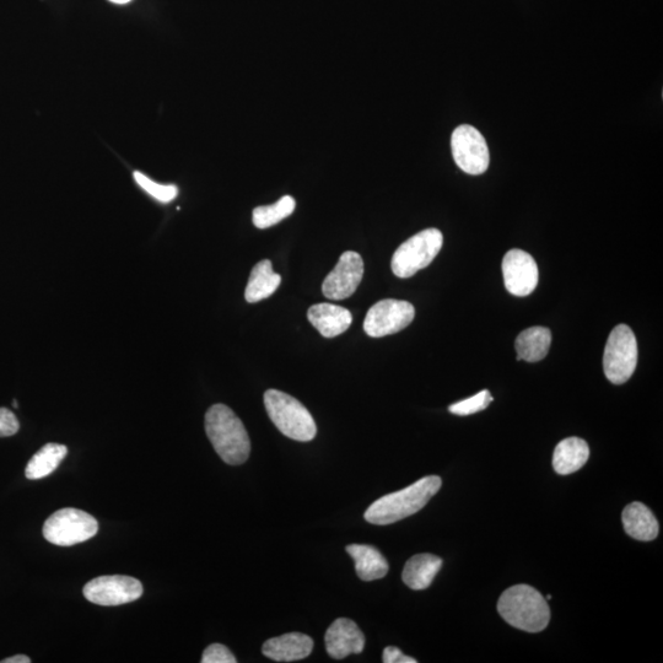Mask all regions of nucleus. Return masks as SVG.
<instances>
[{
    "instance_id": "f257e3e1",
    "label": "nucleus",
    "mask_w": 663,
    "mask_h": 663,
    "mask_svg": "<svg viewBox=\"0 0 663 663\" xmlns=\"http://www.w3.org/2000/svg\"><path fill=\"white\" fill-rule=\"evenodd\" d=\"M206 431L221 460L239 466L249 460L250 436L244 423L225 404H214L206 414Z\"/></svg>"
},
{
    "instance_id": "f03ea898",
    "label": "nucleus",
    "mask_w": 663,
    "mask_h": 663,
    "mask_svg": "<svg viewBox=\"0 0 663 663\" xmlns=\"http://www.w3.org/2000/svg\"><path fill=\"white\" fill-rule=\"evenodd\" d=\"M442 485L438 476L419 479L400 492L376 500L365 512V520L374 525H391L417 514L439 492Z\"/></svg>"
},
{
    "instance_id": "7ed1b4c3",
    "label": "nucleus",
    "mask_w": 663,
    "mask_h": 663,
    "mask_svg": "<svg viewBox=\"0 0 663 663\" xmlns=\"http://www.w3.org/2000/svg\"><path fill=\"white\" fill-rule=\"evenodd\" d=\"M498 612L506 623L528 633H539L551 621L547 600L528 585H516L506 590L498 602Z\"/></svg>"
},
{
    "instance_id": "20e7f679",
    "label": "nucleus",
    "mask_w": 663,
    "mask_h": 663,
    "mask_svg": "<svg viewBox=\"0 0 663 663\" xmlns=\"http://www.w3.org/2000/svg\"><path fill=\"white\" fill-rule=\"evenodd\" d=\"M264 406L273 424L289 439L301 442L315 439V420L296 398L282 391L268 390L264 393Z\"/></svg>"
},
{
    "instance_id": "39448f33",
    "label": "nucleus",
    "mask_w": 663,
    "mask_h": 663,
    "mask_svg": "<svg viewBox=\"0 0 663 663\" xmlns=\"http://www.w3.org/2000/svg\"><path fill=\"white\" fill-rule=\"evenodd\" d=\"M444 245V236L438 229L420 231L398 247L392 257V272L398 278H411L427 268Z\"/></svg>"
},
{
    "instance_id": "423d86ee",
    "label": "nucleus",
    "mask_w": 663,
    "mask_h": 663,
    "mask_svg": "<svg viewBox=\"0 0 663 663\" xmlns=\"http://www.w3.org/2000/svg\"><path fill=\"white\" fill-rule=\"evenodd\" d=\"M638 364V342L627 325H619L609 334L603 355V369L614 385H623L633 376Z\"/></svg>"
},
{
    "instance_id": "0eeeda50",
    "label": "nucleus",
    "mask_w": 663,
    "mask_h": 663,
    "mask_svg": "<svg viewBox=\"0 0 663 663\" xmlns=\"http://www.w3.org/2000/svg\"><path fill=\"white\" fill-rule=\"evenodd\" d=\"M99 531V524L88 512L78 509H62L53 514L43 525V537L59 547L89 541Z\"/></svg>"
},
{
    "instance_id": "6e6552de",
    "label": "nucleus",
    "mask_w": 663,
    "mask_h": 663,
    "mask_svg": "<svg viewBox=\"0 0 663 663\" xmlns=\"http://www.w3.org/2000/svg\"><path fill=\"white\" fill-rule=\"evenodd\" d=\"M455 163L468 175H482L488 170L490 154L487 140L476 127L458 126L451 137Z\"/></svg>"
},
{
    "instance_id": "1a4fd4ad",
    "label": "nucleus",
    "mask_w": 663,
    "mask_h": 663,
    "mask_svg": "<svg viewBox=\"0 0 663 663\" xmlns=\"http://www.w3.org/2000/svg\"><path fill=\"white\" fill-rule=\"evenodd\" d=\"M83 594L94 605L121 606L139 600L143 595V585L131 576H100L85 585Z\"/></svg>"
},
{
    "instance_id": "9d476101",
    "label": "nucleus",
    "mask_w": 663,
    "mask_h": 663,
    "mask_svg": "<svg viewBox=\"0 0 663 663\" xmlns=\"http://www.w3.org/2000/svg\"><path fill=\"white\" fill-rule=\"evenodd\" d=\"M414 317V306L408 301L381 300L366 315L364 331L373 338L390 336L411 325Z\"/></svg>"
},
{
    "instance_id": "9b49d317",
    "label": "nucleus",
    "mask_w": 663,
    "mask_h": 663,
    "mask_svg": "<svg viewBox=\"0 0 663 663\" xmlns=\"http://www.w3.org/2000/svg\"><path fill=\"white\" fill-rule=\"evenodd\" d=\"M364 277V262L359 253L344 252L322 284L327 299L344 300L350 298L359 288Z\"/></svg>"
},
{
    "instance_id": "f8f14e48",
    "label": "nucleus",
    "mask_w": 663,
    "mask_h": 663,
    "mask_svg": "<svg viewBox=\"0 0 663 663\" xmlns=\"http://www.w3.org/2000/svg\"><path fill=\"white\" fill-rule=\"evenodd\" d=\"M505 287L515 296H528L538 284V267L530 253L511 250L503 260Z\"/></svg>"
},
{
    "instance_id": "ddd939ff",
    "label": "nucleus",
    "mask_w": 663,
    "mask_h": 663,
    "mask_svg": "<svg viewBox=\"0 0 663 663\" xmlns=\"http://www.w3.org/2000/svg\"><path fill=\"white\" fill-rule=\"evenodd\" d=\"M326 649L332 659L342 660L350 655L361 654L365 636L357 623L348 618H339L326 633Z\"/></svg>"
},
{
    "instance_id": "4468645a",
    "label": "nucleus",
    "mask_w": 663,
    "mask_h": 663,
    "mask_svg": "<svg viewBox=\"0 0 663 663\" xmlns=\"http://www.w3.org/2000/svg\"><path fill=\"white\" fill-rule=\"evenodd\" d=\"M314 650V640L303 633H288L272 638L263 644L262 652L277 662H293L306 659Z\"/></svg>"
},
{
    "instance_id": "2eb2a0df",
    "label": "nucleus",
    "mask_w": 663,
    "mask_h": 663,
    "mask_svg": "<svg viewBox=\"0 0 663 663\" xmlns=\"http://www.w3.org/2000/svg\"><path fill=\"white\" fill-rule=\"evenodd\" d=\"M307 317H309L311 325L325 338L341 336L352 326L353 322L352 312L346 307L333 304L311 306Z\"/></svg>"
},
{
    "instance_id": "dca6fc26",
    "label": "nucleus",
    "mask_w": 663,
    "mask_h": 663,
    "mask_svg": "<svg viewBox=\"0 0 663 663\" xmlns=\"http://www.w3.org/2000/svg\"><path fill=\"white\" fill-rule=\"evenodd\" d=\"M622 520L625 532L636 541L650 542L659 536V521L648 506L639 501L624 509Z\"/></svg>"
},
{
    "instance_id": "f3484780",
    "label": "nucleus",
    "mask_w": 663,
    "mask_h": 663,
    "mask_svg": "<svg viewBox=\"0 0 663 663\" xmlns=\"http://www.w3.org/2000/svg\"><path fill=\"white\" fill-rule=\"evenodd\" d=\"M590 457V447L585 440L568 438L560 441L553 455L554 471L562 476L578 472Z\"/></svg>"
},
{
    "instance_id": "a211bd4d",
    "label": "nucleus",
    "mask_w": 663,
    "mask_h": 663,
    "mask_svg": "<svg viewBox=\"0 0 663 663\" xmlns=\"http://www.w3.org/2000/svg\"><path fill=\"white\" fill-rule=\"evenodd\" d=\"M442 567V559L434 554H418L408 560L403 569L404 584L412 590L428 589Z\"/></svg>"
},
{
    "instance_id": "6ab92c4d",
    "label": "nucleus",
    "mask_w": 663,
    "mask_h": 663,
    "mask_svg": "<svg viewBox=\"0 0 663 663\" xmlns=\"http://www.w3.org/2000/svg\"><path fill=\"white\" fill-rule=\"evenodd\" d=\"M347 552L354 559L357 574L363 581L385 578L388 569H390L384 555L373 546L350 544L347 547Z\"/></svg>"
},
{
    "instance_id": "aec40b11",
    "label": "nucleus",
    "mask_w": 663,
    "mask_h": 663,
    "mask_svg": "<svg viewBox=\"0 0 663 663\" xmlns=\"http://www.w3.org/2000/svg\"><path fill=\"white\" fill-rule=\"evenodd\" d=\"M552 344V332L546 327H531L516 338L517 360L537 363L547 357Z\"/></svg>"
},
{
    "instance_id": "412c9836",
    "label": "nucleus",
    "mask_w": 663,
    "mask_h": 663,
    "mask_svg": "<svg viewBox=\"0 0 663 663\" xmlns=\"http://www.w3.org/2000/svg\"><path fill=\"white\" fill-rule=\"evenodd\" d=\"M282 283V277L273 271L272 262L263 260L253 267L249 284L245 291L247 303L256 304L276 293Z\"/></svg>"
},
{
    "instance_id": "4be33fe9",
    "label": "nucleus",
    "mask_w": 663,
    "mask_h": 663,
    "mask_svg": "<svg viewBox=\"0 0 663 663\" xmlns=\"http://www.w3.org/2000/svg\"><path fill=\"white\" fill-rule=\"evenodd\" d=\"M67 455V446L55 444V442L43 446L31 458L28 466H26V478L30 479V481H39V479L50 476V474L57 470Z\"/></svg>"
},
{
    "instance_id": "5701e85b",
    "label": "nucleus",
    "mask_w": 663,
    "mask_h": 663,
    "mask_svg": "<svg viewBox=\"0 0 663 663\" xmlns=\"http://www.w3.org/2000/svg\"><path fill=\"white\" fill-rule=\"evenodd\" d=\"M296 207L295 199L284 196L272 206L257 207L253 210L252 220L258 229H268L277 225L280 221L287 219L294 213Z\"/></svg>"
},
{
    "instance_id": "b1692460",
    "label": "nucleus",
    "mask_w": 663,
    "mask_h": 663,
    "mask_svg": "<svg viewBox=\"0 0 663 663\" xmlns=\"http://www.w3.org/2000/svg\"><path fill=\"white\" fill-rule=\"evenodd\" d=\"M134 180H136L138 185L142 187L145 192L161 203L174 201L177 194H179V188L175 185H160V183L150 180L149 177L143 175L142 172L139 171L134 172Z\"/></svg>"
},
{
    "instance_id": "393cba45",
    "label": "nucleus",
    "mask_w": 663,
    "mask_h": 663,
    "mask_svg": "<svg viewBox=\"0 0 663 663\" xmlns=\"http://www.w3.org/2000/svg\"><path fill=\"white\" fill-rule=\"evenodd\" d=\"M493 402V397L490 395L488 390L481 391L477 393L476 396L467 398L465 401L457 402L450 406L449 411L452 414L465 415L476 414L478 412L484 411L489 407V404Z\"/></svg>"
},
{
    "instance_id": "a878e982",
    "label": "nucleus",
    "mask_w": 663,
    "mask_h": 663,
    "mask_svg": "<svg viewBox=\"0 0 663 663\" xmlns=\"http://www.w3.org/2000/svg\"><path fill=\"white\" fill-rule=\"evenodd\" d=\"M203 663H236L237 660L226 646L221 644H212L203 652Z\"/></svg>"
},
{
    "instance_id": "bb28decb",
    "label": "nucleus",
    "mask_w": 663,
    "mask_h": 663,
    "mask_svg": "<svg viewBox=\"0 0 663 663\" xmlns=\"http://www.w3.org/2000/svg\"><path fill=\"white\" fill-rule=\"evenodd\" d=\"M20 424L18 418L7 408H0V438H8L18 433Z\"/></svg>"
},
{
    "instance_id": "cd10ccee",
    "label": "nucleus",
    "mask_w": 663,
    "mask_h": 663,
    "mask_svg": "<svg viewBox=\"0 0 663 663\" xmlns=\"http://www.w3.org/2000/svg\"><path fill=\"white\" fill-rule=\"evenodd\" d=\"M382 661L385 663H417L418 661L403 654V652L395 648V646H388L382 655Z\"/></svg>"
},
{
    "instance_id": "c85d7f7f",
    "label": "nucleus",
    "mask_w": 663,
    "mask_h": 663,
    "mask_svg": "<svg viewBox=\"0 0 663 663\" xmlns=\"http://www.w3.org/2000/svg\"><path fill=\"white\" fill-rule=\"evenodd\" d=\"M2 663H30L31 660L29 659L28 656L25 655H16L13 657H9V659H5L0 661Z\"/></svg>"
},
{
    "instance_id": "c756f323",
    "label": "nucleus",
    "mask_w": 663,
    "mask_h": 663,
    "mask_svg": "<svg viewBox=\"0 0 663 663\" xmlns=\"http://www.w3.org/2000/svg\"><path fill=\"white\" fill-rule=\"evenodd\" d=\"M110 2L115 3V4H127L131 2V0H110Z\"/></svg>"
},
{
    "instance_id": "7c9ffc66",
    "label": "nucleus",
    "mask_w": 663,
    "mask_h": 663,
    "mask_svg": "<svg viewBox=\"0 0 663 663\" xmlns=\"http://www.w3.org/2000/svg\"><path fill=\"white\" fill-rule=\"evenodd\" d=\"M13 406H14L15 408H18V402L14 401V402H13Z\"/></svg>"
}]
</instances>
